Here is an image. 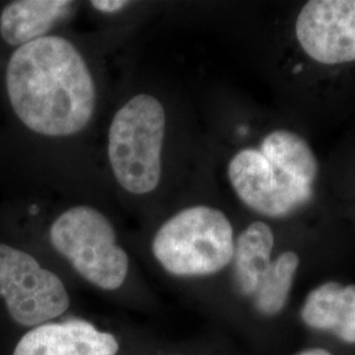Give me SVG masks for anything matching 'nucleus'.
I'll use <instances>...</instances> for the list:
<instances>
[{"instance_id":"nucleus-1","label":"nucleus","mask_w":355,"mask_h":355,"mask_svg":"<svg viewBox=\"0 0 355 355\" xmlns=\"http://www.w3.org/2000/svg\"><path fill=\"white\" fill-rule=\"evenodd\" d=\"M7 91L23 124L49 137L80 132L96 102L95 83L83 57L60 36L38 38L13 51Z\"/></svg>"},{"instance_id":"nucleus-2","label":"nucleus","mask_w":355,"mask_h":355,"mask_svg":"<svg viewBox=\"0 0 355 355\" xmlns=\"http://www.w3.org/2000/svg\"><path fill=\"white\" fill-rule=\"evenodd\" d=\"M236 236L232 223L207 205L186 208L155 233L152 250L166 271L178 278H207L232 265Z\"/></svg>"},{"instance_id":"nucleus-3","label":"nucleus","mask_w":355,"mask_h":355,"mask_svg":"<svg viewBox=\"0 0 355 355\" xmlns=\"http://www.w3.org/2000/svg\"><path fill=\"white\" fill-rule=\"evenodd\" d=\"M165 110L159 101L141 94L114 114L108 133V157L117 182L130 193L157 189L162 171Z\"/></svg>"},{"instance_id":"nucleus-4","label":"nucleus","mask_w":355,"mask_h":355,"mask_svg":"<svg viewBox=\"0 0 355 355\" xmlns=\"http://www.w3.org/2000/svg\"><path fill=\"white\" fill-rule=\"evenodd\" d=\"M49 237L53 248L95 287L114 291L124 284L129 257L117 245L112 224L95 208H70L51 224Z\"/></svg>"},{"instance_id":"nucleus-5","label":"nucleus","mask_w":355,"mask_h":355,"mask_svg":"<svg viewBox=\"0 0 355 355\" xmlns=\"http://www.w3.org/2000/svg\"><path fill=\"white\" fill-rule=\"evenodd\" d=\"M0 296L10 316L21 327L46 324L70 306L62 280L31 254L4 243H0Z\"/></svg>"},{"instance_id":"nucleus-6","label":"nucleus","mask_w":355,"mask_h":355,"mask_svg":"<svg viewBox=\"0 0 355 355\" xmlns=\"http://www.w3.org/2000/svg\"><path fill=\"white\" fill-rule=\"evenodd\" d=\"M228 177L242 203L270 218L288 217L313 198V187L259 149H243L230 159Z\"/></svg>"},{"instance_id":"nucleus-7","label":"nucleus","mask_w":355,"mask_h":355,"mask_svg":"<svg viewBox=\"0 0 355 355\" xmlns=\"http://www.w3.org/2000/svg\"><path fill=\"white\" fill-rule=\"evenodd\" d=\"M296 343H316L355 355V283L322 280L305 292L293 312Z\"/></svg>"},{"instance_id":"nucleus-8","label":"nucleus","mask_w":355,"mask_h":355,"mask_svg":"<svg viewBox=\"0 0 355 355\" xmlns=\"http://www.w3.org/2000/svg\"><path fill=\"white\" fill-rule=\"evenodd\" d=\"M296 40L305 54L321 64L355 61V0H311L295 24Z\"/></svg>"},{"instance_id":"nucleus-9","label":"nucleus","mask_w":355,"mask_h":355,"mask_svg":"<svg viewBox=\"0 0 355 355\" xmlns=\"http://www.w3.org/2000/svg\"><path fill=\"white\" fill-rule=\"evenodd\" d=\"M119 341L112 333L96 329L82 318L46 322L26 333L13 355H117Z\"/></svg>"},{"instance_id":"nucleus-10","label":"nucleus","mask_w":355,"mask_h":355,"mask_svg":"<svg viewBox=\"0 0 355 355\" xmlns=\"http://www.w3.org/2000/svg\"><path fill=\"white\" fill-rule=\"evenodd\" d=\"M277 234L265 221H253L236 237L232 282L236 296L248 306L271 265Z\"/></svg>"},{"instance_id":"nucleus-11","label":"nucleus","mask_w":355,"mask_h":355,"mask_svg":"<svg viewBox=\"0 0 355 355\" xmlns=\"http://www.w3.org/2000/svg\"><path fill=\"white\" fill-rule=\"evenodd\" d=\"M73 1L19 0L8 4L0 16V33L6 42L23 46L45 37L55 23L67 16Z\"/></svg>"},{"instance_id":"nucleus-12","label":"nucleus","mask_w":355,"mask_h":355,"mask_svg":"<svg viewBox=\"0 0 355 355\" xmlns=\"http://www.w3.org/2000/svg\"><path fill=\"white\" fill-rule=\"evenodd\" d=\"M278 355H345L329 346L316 343H296Z\"/></svg>"},{"instance_id":"nucleus-13","label":"nucleus","mask_w":355,"mask_h":355,"mask_svg":"<svg viewBox=\"0 0 355 355\" xmlns=\"http://www.w3.org/2000/svg\"><path fill=\"white\" fill-rule=\"evenodd\" d=\"M128 4L129 1H121V0H92L91 1V6L94 8L105 13L117 12Z\"/></svg>"}]
</instances>
